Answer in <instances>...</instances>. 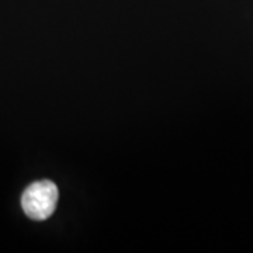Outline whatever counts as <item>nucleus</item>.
<instances>
[{
	"mask_svg": "<svg viewBox=\"0 0 253 253\" xmlns=\"http://www.w3.org/2000/svg\"><path fill=\"white\" fill-rule=\"evenodd\" d=\"M59 191L54 181L40 180L30 184L21 197L26 215L34 221H44L54 214Z\"/></svg>",
	"mask_w": 253,
	"mask_h": 253,
	"instance_id": "f257e3e1",
	"label": "nucleus"
}]
</instances>
